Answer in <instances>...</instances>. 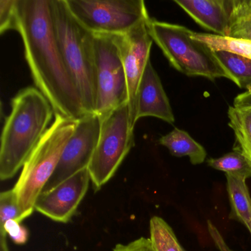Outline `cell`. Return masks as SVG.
<instances>
[{"label":"cell","mask_w":251,"mask_h":251,"mask_svg":"<svg viewBox=\"0 0 251 251\" xmlns=\"http://www.w3.org/2000/svg\"><path fill=\"white\" fill-rule=\"evenodd\" d=\"M17 29V0H0V33Z\"/></svg>","instance_id":"23"},{"label":"cell","mask_w":251,"mask_h":251,"mask_svg":"<svg viewBox=\"0 0 251 251\" xmlns=\"http://www.w3.org/2000/svg\"><path fill=\"white\" fill-rule=\"evenodd\" d=\"M208 165L215 170L225 172L226 174L247 179L251 177V164L246 157L234 150L217 158H210Z\"/></svg>","instance_id":"21"},{"label":"cell","mask_w":251,"mask_h":251,"mask_svg":"<svg viewBox=\"0 0 251 251\" xmlns=\"http://www.w3.org/2000/svg\"><path fill=\"white\" fill-rule=\"evenodd\" d=\"M65 1L72 15L92 34H125L151 19L143 0Z\"/></svg>","instance_id":"7"},{"label":"cell","mask_w":251,"mask_h":251,"mask_svg":"<svg viewBox=\"0 0 251 251\" xmlns=\"http://www.w3.org/2000/svg\"><path fill=\"white\" fill-rule=\"evenodd\" d=\"M53 108L37 88L21 89L11 100L0 146V178L8 180L25 163L49 128Z\"/></svg>","instance_id":"2"},{"label":"cell","mask_w":251,"mask_h":251,"mask_svg":"<svg viewBox=\"0 0 251 251\" xmlns=\"http://www.w3.org/2000/svg\"><path fill=\"white\" fill-rule=\"evenodd\" d=\"M35 86L55 114L77 120L86 115L67 70L52 25L51 0H17V29Z\"/></svg>","instance_id":"1"},{"label":"cell","mask_w":251,"mask_h":251,"mask_svg":"<svg viewBox=\"0 0 251 251\" xmlns=\"http://www.w3.org/2000/svg\"><path fill=\"white\" fill-rule=\"evenodd\" d=\"M207 223H208V232H209L210 236H211V239L214 241V244H215L217 248H218L219 251H235L230 249L227 246V244L225 242L224 239L222 236L221 233L219 231L218 229L215 227V226L210 220H208Z\"/></svg>","instance_id":"26"},{"label":"cell","mask_w":251,"mask_h":251,"mask_svg":"<svg viewBox=\"0 0 251 251\" xmlns=\"http://www.w3.org/2000/svg\"><path fill=\"white\" fill-rule=\"evenodd\" d=\"M228 37L251 41V0H226Z\"/></svg>","instance_id":"17"},{"label":"cell","mask_w":251,"mask_h":251,"mask_svg":"<svg viewBox=\"0 0 251 251\" xmlns=\"http://www.w3.org/2000/svg\"><path fill=\"white\" fill-rule=\"evenodd\" d=\"M93 35L97 84L95 114L102 118L128 103V92L120 51L112 35Z\"/></svg>","instance_id":"8"},{"label":"cell","mask_w":251,"mask_h":251,"mask_svg":"<svg viewBox=\"0 0 251 251\" xmlns=\"http://www.w3.org/2000/svg\"><path fill=\"white\" fill-rule=\"evenodd\" d=\"M214 54L230 80L241 89L251 92V60L227 51H214Z\"/></svg>","instance_id":"18"},{"label":"cell","mask_w":251,"mask_h":251,"mask_svg":"<svg viewBox=\"0 0 251 251\" xmlns=\"http://www.w3.org/2000/svg\"><path fill=\"white\" fill-rule=\"evenodd\" d=\"M183 251H185V250H183Z\"/></svg>","instance_id":"30"},{"label":"cell","mask_w":251,"mask_h":251,"mask_svg":"<svg viewBox=\"0 0 251 251\" xmlns=\"http://www.w3.org/2000/svg\"><path fill=\"white\" fill-rule=\"evenodd\" d=\"M160 119L173 125L174 114L158 73L148 61L139 83L136 120L143 117Z\"/></svg>","instance_id":"12"},{"label":"cell","mask_w":251,"mask_h":251,"mask_svg":"<svg viewBox=\"0 0 251 251\" xmlns=\"http://www.w3.org/2000/svg\"><path fill=\"white\" fill-rule=\"evenodd\" d=\"M100 119L99 140L88 167L96 192L114 176L135 145L127 103Z\"/></svg>","instance_id":"6"},{"label":"cell","mask_w":251,"mask_h":251,"mask_svg":"<svg viewBox=\"0 0 251 251\" xmlns=\"http://www.w3.org/2000/svg\"><path fill=\"white\" fill-rule=\"evenodd\" d=\"M6 237V234L0 233V251H9Z\"/></svg>","instance_id":"27"},{"label":"cell","mask_w":251,"mask_h":251,"mask_svg":"<svg viewBox=\"0 0 251 251\" xmlns=\"http://www.w3.org/2000/svg\"><path fill=\"white\" fill-rule=\"evenodd\" d=\"M151 242L155 251H183L172 227L161 217L154 216L150 221Z\"/></svg>","instance_id":"20"},{"label":"cell","mask_w":251,"mask_h":251,"mask_svg":"<svg viewBox=\"0 0 251 251\" xmlns=\"http://www.w3.org/2000/svg\"><path fill=\"white\" fill-rule=\"evenodd\" d=\"M194 21L217 36L228 37L226 0H174Z\"/></svg>","instance_id":"13"},{"label":"cell","mask_w":251,"mask_h":251,"mask_svg":"<svg viewBox=\"0 0 251 251\" xmlns=\"http://www.w3.org/2000/svg\"><path fill=\"white\" fill-rule=\"evenodd\" d=\"M0 233L8 235L17 245H24L29 237L27 229L17 220H10L0 226Z\"/></svg>","instance_id":"24"},{"label":"cell","mask_w":251,"mask_h":251,"mask_svg":"<svg viewBox=\"0 0 251 251\" xmlns=\"http://www.w3.org/2000/svg\"><path fill=\"white\" fill-rule=\"evenodd\" d=\"M52 25L64 64L87 114H95L96 72L94 35L72 15L65 0H51Z\"/></svg>","instance_id":"3"},{"label":"cell","mask_w":251,"mask_h":251,"mask_svg":"<svg viewBox=\"0 0 251 251\" xmlns=\"http://www.w3.org/2000/svg\"><path fill=\"white\" fill-rule=\"evenodd\" d=\"M147 26L152 41L177 71L211 80L221 77L230 80L214 51L206 44L193 39V31L187 27L151 18Z\"/></svg>","instance_id":"5"},{"label":"cell","mask_w":251,"mask_h":251,"mask_svg":"<svg viewBox=\"0 0 251 251\" xmlns=\"http://www.w3.org/2000/svg\"><path fill=\"white\" fill-rule=\"evenodd\" d=\"M76 126L77 120L55 114L53 123L25 163L13 188L24 219L30 217L35 211L36 200L56 170Z\"/></svg>","instance_id":"4"},{"label":"cell","mask_w":251,"mask_h":251,"mask_svg":"<svg viewBox=\"0 0 251 251\" xmlns=\"http://www.w3.org/2000/svg\"><path fill=\"white\" fill-rule=\"evenodd\" d=\"M10 220H17L20 223L25 220L13 189L0 194V226Z\"/></svg>","instance_id":"22"},{"label":"cell","mask_w":251,"mask_h":251,"mask_svg":"<svg viewBox=\"0 0 251 251\" xmlns=\"http://www.w3.org/2000/svg\"><path fill=\"white\" fill-rule=\"evenodd\" d=\"M250 233H251V231H250Z\"/></svg>","instance_id":"29"},{"label":"cell","mask_w":251,"mask_h":251,"mask_svg":"<svg viewBox=\"0 0 251 251\" xmlns=\"http://www.w3.org/2000/svg\"><path fill=\"white\" fill-rule=\"evenodd\" d=\"M192 37L206 44L213 50L227 51L251 60V41L196 32L192 33Z\"/></svg>","instance_id":"19"},{"label":"cell","mask_w":251,"mask_h":251,"mask_svg":"<svg viewBox=\"0 0 251 251\" xmlns=\"http://www.w3.org/2000/svg\"><path fill=\"white\" fill-rule=\"evenodd\" d=\"M114 251H155L151 239L141 237L127 245L119 244L114 248Z\"/></svg>","instance_id":"25"},{"label":"cell","mask_w":251,"mask_h":251,"mask_svg":"<svg viewBox=\"0 0 251 251\" xmlns=\"http://www.w3.org/2000/svg\"><path fill=\"white\" fill-rule=\"evenodd\" d=\"M228 126L236 138L234 150L242 152L251 164V103H234L227 111Z\"/></svg>","instance_id":"15"},{"label":"cell","mask_w":251,"mask_h":251,"mask_svg":"<svg viewBox=\"0 0 251 251\" xmlns=\"http://www.w3.org/2000/svg\"><path fill=\"white\" fill-rule=\"evenodd\" d=\"M247 95H248V98H250V99H251V92H247Z\"/></svg>","instance_id":"28"},{"label":"cell","mask_w":251,"mask_h":251,"mask_svg":"<svg viewBox=\"0 0 251 251\" xmlns=\"http://www.w3.org/2000/svg\"><path fill=\"white\" fill-rule=\"evenodd\" d=\"M100 128L101 119L97 114H86L77 120L75 131L42 192L53 189L75 173L88 168L98 145Z\"/></svg>","instance_id":"9"},{"label":"cell","mask_w":251,"mask_h":251,"mask_svg":"<svg viewBox=\"0 0 251 251\" xmlns=\"http://www.w3.org/2000/svg\"><path fill=\"white\" fill-rule=\"evenodd\" d=\"M90 181L88 168L83 169L53 189L42 192L34 209L54 221L68 223L84 198Z\"/></svg>","instance_id":"11"},{"label":"cell","mask_w":251,"mask_h":251,"mask_svg":"<svg viewBox=\"0 0 251 251\" xmlns=\"http://www.w3.org/2000/svg\"><path fill=\"white\" fill-rule=\"evenodd\" d=\"M227 192L230 201L229 218L242 223L249 231L251 230V197L242 177L226 174Z\"/></svg>","instance_id":"14"},{"label":"cell","mask_w":251,"mask_h":251,"mask_svg":"<svg viewBox=\"0 0 251 251\" xmlns=\"http://www.w3.org/2000/svg\"><path fill=\"white\" fill-rule=\"evenodd\" d=\"M141 23L125 34L112 35L120 51L126 73L128 92V108L130 123L134 128L137 120V98L139 83L150 58L152 41L147 23Z\"/></svg>","instance_id":"10"},{"label":"cell","mask_w":251,"mask_h":251,"mask_svg":"<svg viewBox=\"0 0 251 251\" xmlns=\"http://www.w3.org/2000/svg\"><path fill=\"white\" fill-rule=\"evenodd\" d=\"M158 142L167 148L174 156L189 157L194 165L202 164L206 158L205 148L192 139L187 132L176 127L168 134L160 138Z\"/></svg>","instance_id":"16"}]
</instances>
